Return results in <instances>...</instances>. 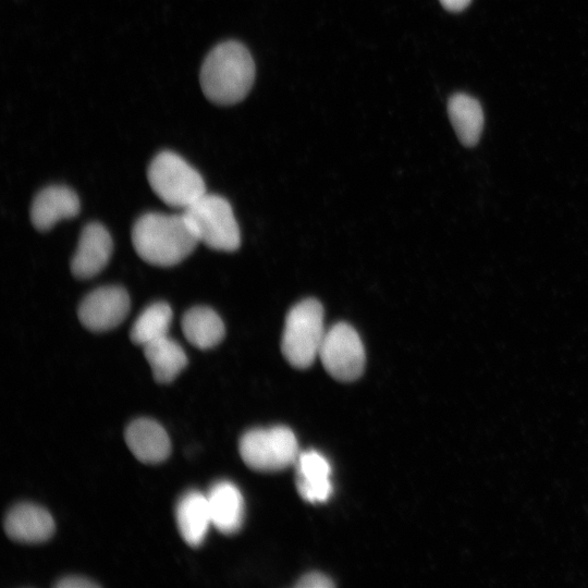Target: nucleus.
I'll list each match as a JSON object with an SVG mask.
<instances>
[{
  "label": "nucleus",
  "instance_id": "1",
  "mask_svg": "<svg viewBox=\"0 0 588 588\" xmlns=\"http://www.w3.org/2000/svg\"><path fill=\"white\" fill-rule=\"evenodd\" d=\"M255 72L252 54L243 44L223 41L206 56L199 74L200 86L211 102L231 106L247 96Z\"/></svg>",
  "mask_w": 588,
  "mask_h": 588
},
{
  "label": "nucleus",
  "instance_id": "2",
  "mask_svg": "<svg viewBox=\"0 0 588 588\" xmlns=\"http://www.w3.org/2000/svg\"><path fill=\"white\" fill-rule=\"evenodd\" d=\"M132 243L138 256L146 262L170 267L185 259L199 242L183 213L149 212L134 223Z\"/></svg>",
  "mask_w": 588,
  "mask_h": 588
},
{
  "label": "nucleus",
  "instance_id": "3",
  "mask_svg": "<svg viewBox=\"0 0 588 588\" xmlns=\"http://www.w3.org/2000/svg\"><path fill=\"white\" fill-rule=\"evenodd\" d=\"M323 308L315 298L303 299L286 315L281 350L295 368H307L318 357L324 336Z\"/></svg>",
  "mask_w": 588,
  "mask_h": 588
},
{
  "label": "nucleus",
  "instance_id": "4",
  "mask_svg": "<svg viewBox=\"0 0 588 588\" xmlns=\"http://www.w3.org/2000/svg\"><path fill=\"white\" fill-rule=\"evenodd\" d=\"M148 182L155 194L168 206L186 209L206 194L201 175L181 156L161 151L147 170Z\"/></svg>",
  "mask_w": 588,
  "mask_h": 588
},
{
  "label": "nucleus",
  "instance_id": "5",
  "mask_svg": "<svg viewBox=\"0 0 588 588\" xmlns=\"http://www.w3.org/2000/svg\"><path fill=\"white\" fill-rule=\"evenodd\" d=\"M183 216L198 242L223 252L240 247V228L230 203L221 196L205 194L183 210Z\"/></svg>",
  "mask_w": 588,
  "mask_h": 588
},
{
  "label": "nucleus",
  "instance_id": "6",
  "mask_svg": "<svg viewBox=\"0 0 588 588\" xmlns=\"http://www.w3.org/2000/svg\"><path fill=\"white\" fill-rule=\"evenodd\" d=\"M238 451L243 462L258 471L282 470L294 465L301 453L295 434L285 426L248 430Z\"/></svg>",
  "mask_w": 588,
  "mask_h": 588
},
{
  "label": "nucleus",
  "instance_id": "7",
  "mask_svg": "<svg viewBox=\"0 0 588 588\" xmlns=\"http://www.w3.org/2000/svg\"><path fill=\"white\" fill-rule=\"evenodd\" d=\"M318 357L334 379L353 381L365 368V348L356 330L346 322H338L326 330Z\"/></svg>",
  "mask_w": 588,
  "mask_h": 588
},
{
  "label": "nucleus",
  "instance_id": "8",
  "mask_svg": "<svg viewBox=\"0 0 588 588\" xmlns=\"http://www.w3.org/2000/svg\"><path fill=\"white\" fill-rule=\"evenodd\" d=\"M130 310V296L118 285L101 286L84 297L77 315L82 324L94 332L118 327Z\"/></svg>",
  "mask_w": 588,
  "mask_h": 588
},
{
  "label": "nucleus",
  "instance_id": "9",
  "mask_svg": "<svg viewBox=\"0 0 588 588\" xmlns=\"http://www.w3.org/2000/svg\"><path fill=\"white\" fill-rule=\"evenodd\" d=\"M112 253V238L100 223L84 226L76 252L71 261V271L78 279L98 274L108 264Z\"/></svg>",
  "mask_w": 588,
  "mask_h": 588
},
{
  "label": "nucleus",
  "instance_id": "10",
  "mask_svg": "<svg viewBox=\"0 0 588 588\" xmlns=\"http://www.w3.org/2000/svg\"><path fill=\"white\" fill-rule=\"evenodd\" d=\"M3 526L10 539L23 543L47 541L54 532L50 513L33 503L14 505L5 515Z\"/></svg>",
  "mask_w": 588,
  "mask_h": 588
},
{
  "label": "nucleus",
  "instance_id": "11",
  "mask_svg": "<svg viewBox=\"0 0 588 588\" xmlns=\"http://www.w3.org/2000/svg\"><path fill=\"white\" fill-rule=\"evenodd\" d=\"M124 436L130 451L142 463H161L170 455V438L156 420L135 419L126 427Z\"/></svg>",
  "mask_w": 588,
  "mask_h": 588
},
{
  "label": "nucleus",
  "instance_id": "12",
  "mask_svg": "<svg viewBox=\"0 0 588 588\" xmlns=\"http://www.w3.org/2000/svg\"><path fill=\"white\" fill-rule=\"evenodd\" d=\"M79 199L71 188L52 185L41 189L30 207V220L39 231L51 229L58 221L75 217Z\"/></svg>",
  "mask_w": 588,
  "mask_h": 588
},
{
  "label": "nucleus",
  "instance_id": "13",
  "mask_svg": "<svg viewBox=\"0 0 588 588\" xmlns=\"http://www.w3.org/2000/svg\"><path fill=\"white\" fill-rule=\"evenodd\" d=\"M294 465L299 495L311 503L327 501L332 493L328 460L321 453L310 450L301 452Z\"/></svg>",
  "mask_w": 588,
  "mask_h": 588
},
{
  "label": "nucleus",
  "instance_id": "14",
  "mask_svg": "<svg viewBox=\"0 0 588 588\" xmlns=\"http://www.w3.org/2000/svg\"><path fill=\"white\" fill-rule=\"evenodd\" d=\"M211 523L220 532L232 535L238 531L244 520V499L240 489L231 481L219 480L206 493Z\"/></svg>",
  "mask_w": 588,
  "mask_h": 588
},
{
  "label": "nucleus",
  "instance_id": "15",
  "mask_svg": "<svg viewBox=\"0 0 588 588\" xmlns=\"http://www.w3.org/2000/svg\"><path fill=\"white\" fill-rule=\"evenodd\" d=\"M175 520L182 539L191 547L200 546L212 525L206 493L185 492L176 503Z\"/></svg>",
  "mask_w": 588,
  "mask_h": 588
},
{
  "label": "nucleus",
  "instance_id": "16",
  "mask_svg": "<svg viewBox=\"0 0 588 588\" xmlns=\"http://www.w3.org/2000/svg\"><path fill=\"white\" fill-rule=\"evenodd\" d=\"M181 326L186 340L200 350L218 345L225 333L220 316L206 306L189 308L183 315Z\"/></svg>",
  "mask_w": 588,
  "mask_h": 588
},
{
  "label": "nucleus",
  "instance_id": "17",
  "mask_svg": "<svg viewBox=\"0 0 588 588\" xmlns=\"http://www.w3.org/2000/svg\"><path fill=\"white\" fill-rule=\"evenodd\" d=\"M448 114L460 142L466 147L475 146L483 128L480 103L469 95L457 93L448 101Z\"/></svg>",
  "mask_w": 588,
  "mask_h": 588
},
{
  "label": "nucleus",
  "instance_id": "18",
  "mask_svg": "<svg viewBox=\"0 0 588 588\" xmlns=\"http://www.w3.org/2000/svg\"><path fill=\"white\" fill-rule=\"evenodd\" d=\"M143 348L152 376L160 383L173 381L188 362L182 346L168 335L146 344Z\"/></svg>",
  "mask_w": 588,
  "mask_h": 588
},
{
  "label": "nucleus",
  "instance_id": "19",
  "mask_svg": "<svg viewBox=\"0 0 588 588\" xmlns=\"http://www.w3.org/2000/svg\"><path fill=\"white\" fill-rule=\"evenodd\" d=\"M172 320V309L164 302H156L146 307L134 321L130 339L136 345L146 344L168 335Z\"/></svg>",
  "mask_w": 588,
  "mask_h": 588
},
{
  "label": "nucleus",
  "instance_id": "20",
  "mask_svg": "<svg viewBox=\"0 0 588 588\" xmlns=\"http://www.w3.org/2000/svg\"><path fill=\"white\" fill-rule=\"evenodd\" d=\"M333 586L332 580L320 573H309L303 576L295 585L298 588H328Z\"/></svg>",
  "mask_w": 588,
  "mask_h": 588
},
{
  "label": "nucleus",
  "instance_id": "21",
  "mask_svg": "<svg viewBox=\"0 0 588 588\" xmlns=\"http://www.w3.org/2000/svg\"><path fill=\"white\" fill-rule=\"evenodd\" d=\"M58 588H94L98 585L90 579L81 576H66L59 579L56 585Z\"/></svg>",
  "mask_w": 588,
  "mask_h": 588
},
{
  "label": "nucleus",
  "instance_id": "22",
  "mask_svg": "<svg viewBox=\"0 0 588 588\" xmlns=\"http://www.w3.org/2000/svg\"><path fill=\"white\" fill-rule=\"evenodd\" d=\"M471 0H440L442 7L450 12L464 10Z\"/></svg>",
  "mask_w": 588,
  "mask_h": 588
}]
</instances>
